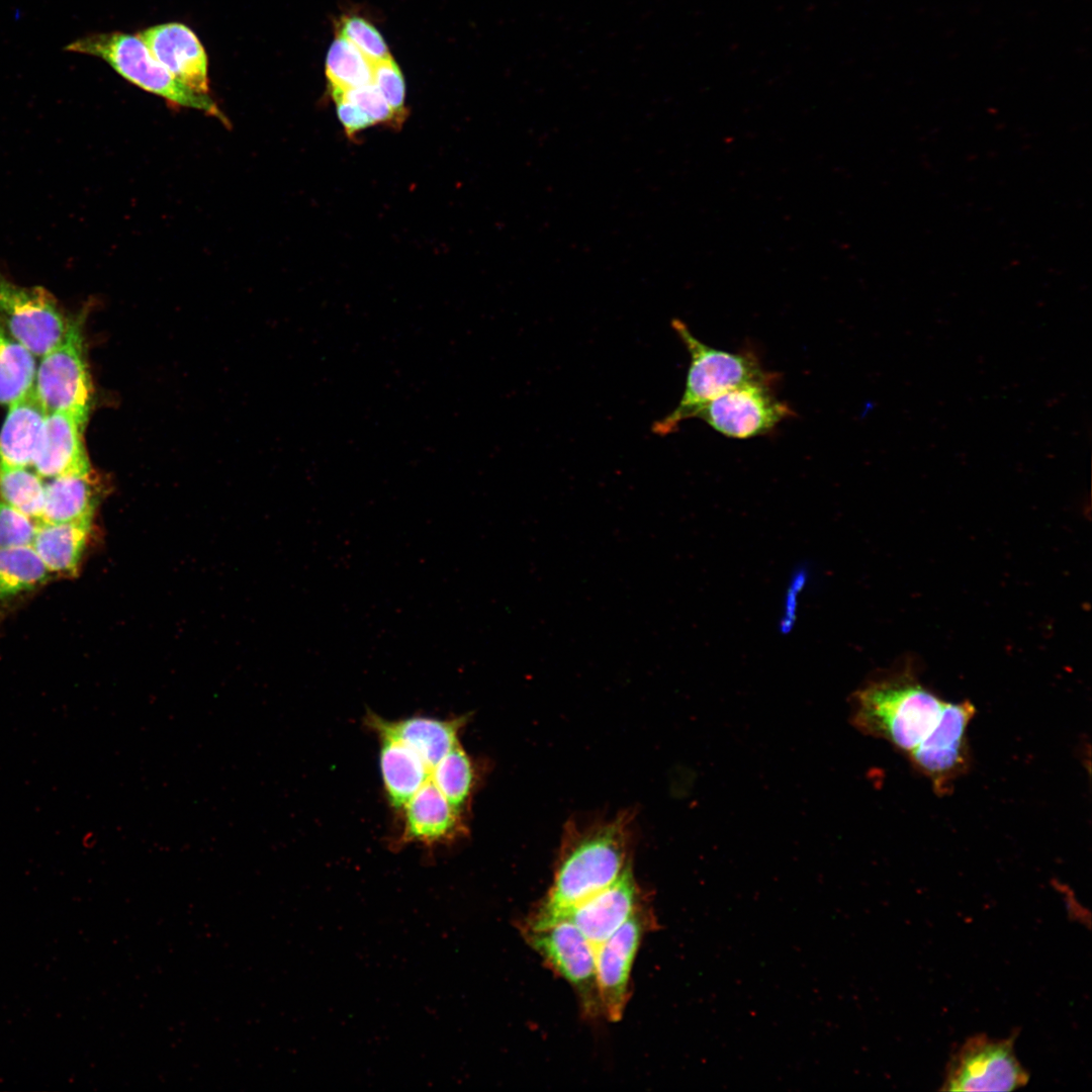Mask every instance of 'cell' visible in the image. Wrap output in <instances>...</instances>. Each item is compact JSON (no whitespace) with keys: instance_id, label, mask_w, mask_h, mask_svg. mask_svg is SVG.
<instances>
[{"instance_id":"1","label":"cell","mask_w":1092,"mask_h":1092,"mask_svg":"<svg viewBox=\"0 0 1092 1092\" xmlns=\"http://www.w3.org/2000/svg\"><path fill=\"white\" fill-rule=\"evenodd\" d=\"M630 817L572 828L565 836L552 884L523 925L554 922L615 882L630 866Z\"/></svg>"},{"instance_id":"2","label":"cell","mask_w":1092,"mask_h":1092,"mask_svg":"<svg viewBox=\"0 0 1092 1092\" xmlns=\"http://www.w3.org/2000/svg\"><path fill=\"white\" fill-rule=\"evenodd\" d=\"M944 704L904 669L858 691L852 721L864 734L909 753L934 726Z\"/></svg>"},{"instance_id":"3","label":"cell","mask_w":1092,"mask_h":1092,"mask_svg":"<svg viewBox=\"0 0 1092 1092\" xmlns=\"http://www.w3.org/2000/svg\"><path fill=\"white\" fill-rule=\"evenodd\" d=\"M671 327L690 354V366L678 404L653 424L655 434L674 432L680 423L697 417L708 402L728 390L751 382L776 381L777 375L763 370L753 353H731L708 346L678 318L672 320Z\"/></svg>"},{"instance_id":"4","label":"cell","mask_w":1092,"mask_h":1092,"mask_svg":"<svg viewBox=\"0 0 1092 1092\" xmlns=\"http://www.w3.org/2000/svg\"><path fill=\"white\" fill-rule=\"evenodd\" d=\"M64 50L99 58L126 81L164 98L171 105L200 110L229 124L226 116L209 94L198 93L175 79L138 34L119 31L90 33L70 42Z\"/></svg>"},{"instance_id":"5","label":"cell","mask_w":1092,"mask_h":1092,"mask_svg":"<svg viewBox=\"0 0 1092 1092\" xmlns=\"http://www.w3.org/2000/svg\"><path fill=\"white\" fill-rule=\"evenodd\" d=\"M84 313L69 318L64 340L41 357L33 388L48 415L66 413L84 425L93 388L85 354Z\"/></svg>"},{"instance_id":"6","label":"cell","mask_w":1092,"mask_h":1092,"mask_svg":"<svg viewBox=\"0 0 1092 1092\" xmlns=\"http://www.w3.org/2000/svg\"><path fill=\"white\" fill-rule=\"evenodd\" d=\"M527 944L558 977L573 989L583 1014L603 1015L596 972L594 946L568 919L541 926L521 924Z\"/></svg>"},{"instance_id":"7","label":"cell","mask_w":1092,"mask_h":1092,"mask_svg":"<svg viewBox=\"0 0 1092 1092\" xmlns=\"http://www.w3.org/2000/svg\"><path fill=\"white\" fill-rule=\"evenodd\" d=\"M1029 1076L1014 1053V1037L968 1038L950 1058L941 1090L1011 1091L1027 1084Z\"/></svg>"},{"instance_id":"8","label":"cell","mask_w":1092,"mask_h":1092,"mask_svg":"<svg viewBox=\"0 0 1092 1092\" xmlns=\"http://www.w3.org/2000/svg\"><path fill=\"white\" fill-rule=\"evenodd\" d=\"M975 713L976 709L969 701L945 702L934 726L907 753L914 768L928 779L939 796L948 794L954 782L970 767L967 731Z\"/></svg>"},{"instance_id":"9","label":"cell","mask_w":1092,"mask_h":1092,"mask_svg":"<svg viewBox=\"0 0 1092 1092\" xmlns=\"http://www.w3.org/2000/svg\"><path fill=\"white\" fill-rule=\"evenodd\" d=\"M0 322L33 356L42 357L64 340L69 318L50 291L20 286L0 272Z\"/></svg>"},{"instance_id":"10","label":"cell","mask_w":1092,"mask_h":1092,"mask_svg":"<svg viewBox=\"0 0 1092 1092\" xmlns=\"http://www.w3.org/2000/svg\"><path fill=\"white\" fill-rule=\"evenodd\" d=\"M775 382H751L717 396L697 415L722 435L748 439L766 434L794 415L772 390Z\"/></svg>"},{"instance_id":"11","label":"cell","mask_w":1092,"mask_h":1092,"mask_svg":"<svg viewBox=\"0 0 1092 1092\" xmlns=\"http://www.w3.org/2000/svg\"><path fill=\"white\" fill-rule=\"evenodd\" d=\"M656 923L645 903L595 950L596 972L603 1015L610 1021L622 1019L630 998L632 967L640 943Z\"/></svg>"},{"instance_id":"12","label":"cell","mask_w":1092,"mask_h":1092,"mask_svg":"<svg viewBox=\"0 0 1092 1092\" xmlns=\"http://www.w3.org/2000/svg\"><path fill=\"white\" fill-rule=\"evenodd\" d=\"M644 904L630 866L615 882L570 908L560 919L571 921L596 950Z\"/></svg>"},{"instance_id":"13","label":"cell","mask_w":1092,"mask_h":1092,"mask_svg":"<svg viewBox=\"0 0 1092 1092\" xmlns=\"http://www.w3.org/2000/svg\"><path fill=\"white\" fill-rule=\"evenodd\" d=\"M402 826L396 843H419L428 847L453 843L468 833L464 814L457 811L431 782L427 781L405 803Z\"/></svg>"},{"instance_id":"14","label":"cell","mask_w":1092,"mask_h":1092,"mask_svg":"<svg viewBox=\"0 0 1092 1092\" xmlns=\"http://www.w3.org/2000/svg\"><path fill=\"white\" fill-rule=\"evenodd\" d=\"M138 35L175 79L198 93L209 94L207 55L190 27L168 22L148 27Z\"/></svg>"},{"instance_id":"15","label":"cell","mask_w":1092,"mask_h":1092,"mask_svg":"<svg viewBox=\"0 0 1092 1092\" xmlns=\"http://www.w3.org/2000/svg\"><path fill=\"white\" fill-rule=\"evenodd\" d=\"M466 720L465 717L443 720L413 716L392 721L368 713L365 723L377 737L395 739L408 746L432 770L437 762L460 742L459 736Z\"/></svg>"},{"instance_id":"16","label":"cell","mask_w":1092,"mask_h":1092,"mask_svg":"<svg viewBox=\"0 0 1092 1092\" xmlns=\"http://www.w3.org/2000/svg\"><path fill=\"white\" fill-rule=\"evenodd\" d=\"M84 426L70 414L48 415L32 465L40 477L51 479L91 471L82 439Z\"/></svg>"},{"instance_id":"17","label":"cell","mask_w":1092,"mask_h":1092,"mask_svg":"<svg viewBox=\"0 0 1092 1092\" xmlns=\"http://www.w3.org/2000/svg\"><path fill=\"white\" fill-rule=\"evenodd\" d=\"M48 414L33 386L9 404L0 432V463L29 467L33 465Z\"/></svg>"},{"instance_id":"18","label":"cell","mask_w":1092,"mask_h":1092,"mask_svg":"<svg viewBox=\"0 0 1092 1092\" xmlns=\"http://www.w3.org/2000/svg\"><path fill=\"white\" fill-rule=\"evenodd\" d=\"M91 522H37L31 546L51 573H76L87 546Z\"/></svg>"},{"instance_id":"19","label":"cell","mask_w":1092,"mask_h":1092,"mask_svg":"<svg viewBox=\"0 0 1092 1092\" xmlns=\"http://www.w3.org/2000/svg\"><path fill=\"white\" fill-rule=\"evenodd\" d=\"M102 490L92 470L51 478L46 483L44 507L40 521H92Z\"/></svg>"},{"instance_id":"20","label":"cell","mask_w":1092,"mask_h":1092,"mask_svg":"<svg viewBox=\"0 0 1092 1092\" xmlns=\"http://www.w3.org/2000/svg\"><path fill=\"white\" fill-rule=\"evenodd\" d=\"M380 771L390 806L397 813L430 780L431 770L408 746L395 739L378 737Z\"/></svg>"},{"instance_id":"21","label":"cell","mask_w":1092,"mask_h":1092,"mask_svg":"<svg viewBox=\"0 0 1092 1092\" xmlns=\"http://www.w3.org/2000/svg\"><path fill=\"white\" fill-rule=\"evenodd\" d=\"M50 574L32 546L0 549V608L39 587Z\"/></svg>"},{"instance_id":"22","label":"cell","mask_w":1092,"mask_h":1092,"mask_svg":"<svg viewBox=\"0 0 1092 1092\" xmlns=\"http://www.w3.org/2000/svg\"><path fill=\"white\" fill-rule=\"evenodd\" d=\"M430 780L448 802L464 814L477 784V771L460 742L432 768Z\"/></svg>"},{"instance_id":"23","label":"cell","mask_w":1092,"mask_h":1092,"mask_svg":"<svg viewBox=\"0 0 1092 1092\" xmlns=\"http://www.w3.org/2000/svg\"><path fill=\"white\" fill-rule=\"evenodd\" d=\"M34 356L0 322V404L9 405L34 383Z\"/></svg>"},{"instance_id":"24","label":"cell","mask_w":1092,"mask_h":1092,"mask_svg":"<svg viewBox=\"0 0 1092 1092\" xmlns=\"http://www.w3.org/2000/svg\"><path fill=\"white\" fill-rule=\"evenodd\" d=\"M46 483L28 467L0 463V497L5 504L40 521L44 507Z\"/></svg>"},{"instance_id":"25","label":"cell","mask_w":1092,"mask_h":1092,"mask_svg":"<svg viewBox=\"0 0 1092 1092\" xmlns=\"http://www.w3.org/2000/svg\"><path fill=\"white\" fill-rule=\"evenodd\" d=\"M373 66L356 47L337 35L329 48L325 72L331 88L351 89L373 83Z\"/></svg>"},{"instance_id":"26","label":"cell","mask_w":1092,"mask_h":1092,"mask_svg":"<svg viewBox=\"0 0 1092 1092\" xmlns=\"http://www.w3.org/2000/svg\"><path fill=\"white\" fill-rule=\"evenodd\" d=\"M336 29L338 36L350 41L373 64L391 57L381 33L362 16L343 15L339 18Z\"/></svg>"},{"instance_id":"27","label":"cell","mask_w":1092,"mask_h":1092,"mask_svg":"<svg viewBox=\"0 0 1092 1092\" xmlns=\"http://www.w3.org/2000/svg\"><path fill=\"white\" fill-rule=\"evenodd\" d=\"M331 92L358 105L374 124L400 128L404 121L393 111L373 83L351 89L331 88Z\"/></svg>"},{"instance_id":"28","label":"cell","mask_w":1092,"mask_h":1092,"mask_svg":"<svg viewBox=\"0 0 1092 1092\" xmlns=\"http://www.w3.org/2000/svg\"><path fill=\"white\" fill-rule=\"evenodd\" d=\"M37 522L0 500V549L31 546Z\"/></svg>"},{"instance_id":"29","label":"cell","mask_w":1092,"mask_h":1092,"mask_svg":"<svg viewBox=\"0 0 1092 1092\" xmlns=\"http://www.w3.org/2000/svg\"><path fill=\"white\" fill-rule=\"evenodd\" d=\"M373 84L380 91L393 111L402 120H405L407 110L404 105V79L399 67L391 57L374 64Z\"/></svg>"},{"instance_id":"30","label":"cell","mask_w":1092,"mask_h":1092,"mask_svg":"<svg viewBox=\"0 0 1092 1092\" xmlns=\"http://www.w3.org/2000/svg\"><path fill=\"white\" fill-rule=\"evenodd\" d=\"M336 103L338 117L348 138L352 139L362 130L374 125L372 119L356 104L332 93Z\"/></svg>"}]
</instances>
